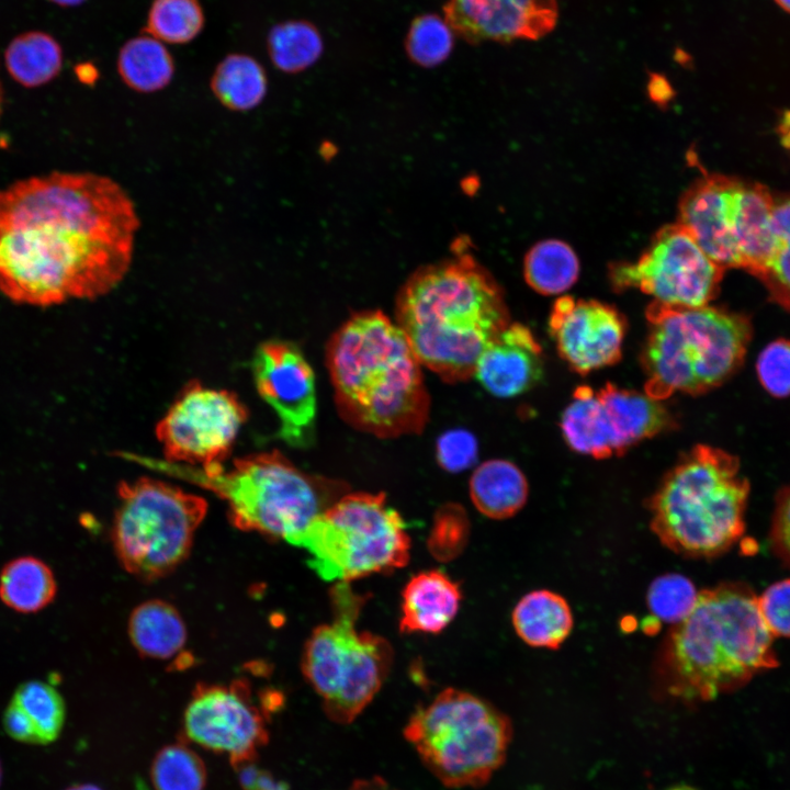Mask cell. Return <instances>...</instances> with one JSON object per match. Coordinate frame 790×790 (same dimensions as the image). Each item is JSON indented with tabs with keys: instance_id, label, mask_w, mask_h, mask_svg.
I'll list each match as a JSON object with an SVG mask.
<instances>
[{
	"instance_id": "obj_1",
	"label": "cell",
	"mask_w": 790,
	"mask_h": 790,
	"mask_svg": "<svg viewBox=\"0 0 790 790\" xmlns=\"http://www.w3.org/2000/svg\"><path fill=\"white\" fill-rule=\"evenodd\" d=\"M140 222L115 180L52 172L0 190V291L48 307L114 290L132 264Z\"/></svg>"
},
{
	"instance_id": "obj_2",
	"label": "cell",
	"mask_w": 790,
	"mask_h": 790,
	"mask_svg": "<svg viewBox=\"0 0 790 790\" xmlns=\"http://www.w3.org/2000/svg\"><path fill=\"white\" fill-rule=\"evenodd\" d=\"M394 321L422 368L454 384L474 376L483 350L510 318L492 274L458 251L410 274L396 295Z\"/></svg>"
},
{
	"instance_id": "obj_3",
	"label": "cell",
	"mask_w": 790,
	"mask_h": 790,
	"mask_svg": "<svg viewBox=\"0 0 790 790\" xmlns=\"http://www.w3.org/2000/svg\"><path fill=\"white\" fill-rule=\"evenodd\" d=\"M325 363L338 415L380 439L419 435L430 415L422 365L394 320L352 314L328 339Z\"/></svg>"
},
{
	"instance_id": "obj_4",
	"label": "cell",
	"mask_w": 790,
	"mask_h": 790,
	"mask_svg": "<svg viewBox=\"0 0 790 790\" xmlns=\"http://www.w3.org/2000/svg\"><path fill=\"white\" fill-rule=\"evenodd\" d=\"M774 636L744 583L698 592L688 616L668 632L655 666L662 691L684 701H708L776 668Z\"/></svg>"
},
{
	"instance_id": "obj_5",
	"label": "cell",
	"mask_w": 790,
	"mask_h": 790,
	"mask_svg": "<svg viewBox=\"0 0 790 790\" xmlns=\"http://www.w3.org/2000/svg\"><path fill=\"white\" fill-rule=\"evenodd\" d=\"M121 456L210 489L227 503L238 529L300 546L312 523L340 496L346 484L308 474L279 451L261 452L201 469L134 453Z\"/></svg>"
},
{
	"instance_id": "obj_6",
	"label": "cell",
	"mask_w": 790,
	"mask_h": 790,
	"mask_svg": "<svg viewBox=\"0 0 790 790\" xmlns=\"http://www.w3.org/2000/svg\"><path fill=\"white\" fill-rule=\"evenodd\" d=\"M749 483L738 459L699 444L665 475L648 501L651 529L677 554L719 556L742 538Z\"/></svg>"
},
{
	"instance_id": "obj_7",
	"label": "cell",
	"mask_w": 790,
	"mask_h": 790,
	"mask_svg": "<svg viewBox=\"0 0 790 790\" xmlns=\"http://www.w3.org/2000/svg\"><path fill=\"white\" fill-rule=\"evenodd\" d=\"M646 318L644 392L658 400L725 383L741 368L753 334L747 316L709 305L680 308L652 302Z\"/></svg>"
},
{
	"instance_id": "obj_8",
	"label": "cell",
	"mask_w": 790,
	"mask_h": 790,
	"mask_svg": "<svg viewBox=\"0 0 790 790\" xmlns=\"http://www.w3.org/2000/svg\"><path fill=\"white\" fill-rule=\"evenodd\" d=\"M365 599L350 583H335L331 620L312 632L302 653L305 679L320 697L328 719L339 724L351 723L369 706L393 663V648L385 639L357 628Z\"/></svg>"
},
{
	"instance_id": "obj_9",
	"label": "cell",
	"mask_w": 790,
	"mask_h": 790,
	"mask_svg": "<svg viewBox=\"0 0 790 790\" xmlns=\"http://www.w3.org/2000/svg\"><path fill=\"white\" fill-rule=\"evenodd\" d=\"M511 732L493 704L454 688L417 709L404 727L424 766L452 789L484 786L504 763Z\"/></svg>"
},
{
	"instance_id": "obj_10",
	"label": "cell",
	"mask_w": 790,
	"mask_h": 790,
	"mask_svg": "<svg viewBox=\"0 0 790 790\" xmlns=\"http://www.w3.org/2000/svg\"><path fill=\"white\" fill-rule=\"evenodd\" d=\"M298 548L321 579L351 583L405 566L410 539L384 494L347 492L312 523Z\"/></svg>"
},
{
	"instance_id": "obj_11",
	"label": "cell",
	"mask_w": 790,
	"mask_h": 790,
	"mask_svg": "<svg viewBox=\"0 0 790 790\" xmlns=\"http://www.w3.org/2000/svg\"><path fill=\"white\" fill-rule=\"evenodd\" d=\"M117 495L111 537L119 562L144 582L169 575L189 556L207 503L151 477L122 482Z\"/></svg>"
},
{
	"instance_id": "obj_12",
	"label": "cell",
	"mask_w": 790,
	"mask_h": 790,
	"mask_svg": "<svg viewBox=\"0 0 790 790\" xmlns=\"http://www.w3.org/2000/svg\"><path fill=\"white\" fill-rule=\"evenodd\" d=\"M724 271L676 223L661 228L637 260L614 263L609 278L614 290L637 289L655 303L693 308L716 296Z\"/></svg>"
},
{
	"instance_id": "obj_13",
	"label": "cell",
	"mask_w": 790,
	"mask_h": 790,
	"mask_svg": "<svg viewBox=\"0 0 790 790\" xmlns=\"http://www.w3.org/2000/svg\"><path fill=\"white\" fill-rule=\"evenodd\" d=\"M238 396L189 382L156 427L166 461L201 469L223 465L248 419Z\"/></svg>"
},
{
	"instance_id": "obj_14",
	"label": "cell",
	"mask_w": 790,
	"mask_h": 790,
	"mask_svg": "<svg viewBox=\"0 0 790 790\" xmlns=\"http://www.w3.org/2000/svg\"><path fill=\"white\" fill-rule=\"evenodd\" d=\"M183 730L191 742L228 755L236 767L251 761L268 741L264 712L240 679L198 685L184 710Z\"/></svg>"
},
{
	"instance_id": "obj_15",
	"label": "cell",
	"mask_w": 790,
	"mask_h": 790,
	"mask_svg": "<svg viewBox=\"0 0 790 790\" xmlns=\"http://www.w3.org/2000/svg\"><path fill=\"white\" fill-rule=\"evenodd\" d=\"M256 388L280 421V437L294 447L312 439L317 413L315 374L294 343H261L252 360Z\"/></svg>"
},
{
	"instance_id": "obj_16",
	"label": "cell",
	"mask_w": 790,
	"mask_h": 790,
	"mask_svg": "<svg viewBox=\"0 0 790 790\" xmlns=\"http://www.w3.org/2000/svg\"><path fill=\"white\" fill-rule=\"evenodd\" d=\"M549 329L568 366L588 374L620 360L627 323L605 303L563 296L553 305Z\"/></svg>"
},
{
	"instance_id": "obj_17",
	"label": "cell",
	"mask_w": 790,
	"mask_h": 790,
	"mask_svg": "<svg viewBox=\"0 0 790 790\" xmlns=\"http://www.w3.org/2000/svg\"><path fill=\"white\" fill-rule=\"evenodd\" d=\"M444 19L469 43L537 40L556 22L552 0H449Z\"/></svg>"
},
{
	"instance_id": "obj_18",
	"label": "cell",
	"mask_w": 790,
	"mask_h": 790,
	"mask_svg": "<svg viewBox=\"0 0 790 790\" xmlns=\"http://www.w3.org/2000/svg\"><path fill=\"white\" fill-rule=\"evenodd\" d=\"M737 179L707 174L679 202V223L701 249L723 269L738 268L732 229V195Z\"/></svg>"
},
{
	"instance_id": "obj_19",
	"label": "cell",
	"mask_w": 790,
	"mask_h": 790,
	"mask_svg": "<svg viewBox=\"0 0 790 790\" xmlns=\"http://www.w3.org/2000/svg\"><path fill=\"white\" fill-rule=\"evenodd\" d=\"M542 350L524 325L509 323L487 343L479 356L474 376L492 395H520L541 379Z\"/></svg>"
},
{
	"instance_id": "obj_20",
	"label": "cell",
	"mask_w": 790,
	"mask_h": 790,
	"mask_svg": "<svg viewBox=\"0 0 790 790\" xmlns=\"http://www.w3.org/2000/svg\"><path fill=\"white\" fill-rule=\"evenodd\" d=\"M601 422L613 455L675 426L669 410L645 392L606 384L596 391Z\"/></svg>"
},
{
	"instance_id": "obj_21",
	"label": "cell",
	"mask_w": 790,
	"mask_h": 790,
	"mask_svg": "<svg viewBox=\"0 0 790 790\" xmlns=\"http://www.w3.org/2000/svg\"><path fill=\"white\" fill-rule=\"evenodd\" d=\"M775 199L759 183L736 181L732 195V239L738 268L758 278L769 263L776 238L772 228Z\"/></svg>"
},
{
	"instance_id": "obj_22",
	"label": "cell",
	"mask_w": 790,
	"mask_h": 790,
	"mask_svg": "<svg viewBox=\"0 0 790 790\" xmlns=\"http://www.w3.org/2000/svg\"><path fill=\"white\" fill-rule=\"evenodd\" d=\"M462 592L456 582L439 569L420 572L402 594L399 629L405 633H439L456 616Z\"/></svg>"
},
{
	"instance_id": "obj_23",
	"label": "cell",
	"mask_w": 790,
	"mask_h": 790,
	"mask_svg": "<svg viewBox=\"0 0 790 790\" xmlns=\"http://www.w3.org/2000/svg\"><path fill=\"white\" fill-rule=\"evenodd\" d=\"M65 718L59 691L50 684L32 680L15 690L3 714V727L18 742L46 745L59 736Z\"/></svg>"
},
{
	"instance_id": "obj_24",
	"label": "cell",
	"mask_w": 790,
	"mask_h": 790,
	"mask_svg": "<svg viewBox=\"0 0 790 790\" xmlns=\"http://www.w3.org/2000/svg\"><path fill=\"white\" fill-rule=\"evenodd\" d=\"M517 635L532 647L558 648L572 632L574 620L561 595L538 589L524 595L512 610Z\"/></svg>"
},
{
	"instance_id": "obj_25",
	"label": "cell",
	"mask_w": 790,
	"mask_h": 790,
	"mask_svg": "<svg viewBox=\"0 0 790 790\" xmlns=\"http://www.w3.org/2000/svg\"><path fill=\"white\" fill-rule=\"evenodd\" d=\"M127 633L133 647L143 657L169 659L187 643V627L178 609L161 599H150L135 607Z\"/></svg>"
},
{
	"instance_id": "obj_26",
	"label": "cell",
	"mask_w": 790,
	"mask_h": 790,
	"mask_svg": "<svg viewBox=\"0 0 790 790\" xmlns=\"http://www.w3.org/2000/svg\"><path fill=\"white\" fill-rule=\"evenodd\" d=\"M469 488L475 508L490 519L515 516L524 506L529 493L521 470L500 459L479 464L470 478Z\"/></svg>"
},
{
	"instance_id": "obj_27",
	"label": "cell",
	"mask_w": 790,
	"mask_h": 790,
	"mask_svg": "<svg viewBox=\"0 0 790 790\" xmlns=\"http://www.w3.org/2000/svg\"><path fill=\"white\" fill-rule=\"evenodd\" d=\"M56 580L49 566L34 556L7 563L0 573V599L21 613H34L55 598Z\"/></svg>"
},
{
	"instance_id": "obj_28",
	"label": "cell",
	"mask_w": 790,
	"mask_h": 790,
	"mask_svg": "<svg viewBox=\"0 0 790 790\" xmlns=\"http://www.w3.org/2000/svg\"><path fill=\"white\" fill-rule=\"evenodd\" d=\"M117 71L128 88L151 93L170 83L174 64L162 42L146 34L136 36L122 46L117 57Z\"/></svg>"
},
{
	"instance_id": "obj_29",
	"label": "cell",
	"mask_w": 790,
	"mask_h": 790,
	"mask_svg": "<svg viewBox=\"0 0 790 790\" xmlns=\"http://www.w3.org/2000/svg\"><path fill=\"white\" fill-rule=\"evenodd\" d=\"M211 89L226 109L236 112L250 111L258 106L267 94V75L255 58L245 54H230L215 68Z\"/></svg>"
},
{
	"instance_id": "obj_30",
	"label": "cell",
	"mask_w": 790,
	"mask_h": 790,
	"mask_svg": "<svg viewBox=\"0 0 790 790\" xmlns=\"http://www.w3.org/2000/svg\"><path fill=\"white\" fill-rule=\"evenodd\" d=\"M564 440L574 451L606 459L613 456L606 437L597 393L589 386H578L561 418Z\"/></svg>"
},
{
	"instance_id": "obj_31",
	"label": "cell",
	"mask_w": 790,
	"mask_h": 790,
	"mask_svg": "<svg viewBox=\"0 0 790 790\" xmlns=\"http://www.w3.org/2000/svg\"><path fill=\"white\" fill-rule=\"evenodd\" d=\"M5 66L14 80L24 87H38L55 78L61 69L63 54L49 35L31 32L15 37L4 55Z\"/></svg>"
},
{
	"instance_id": "obj_32",
	"label": "cell",
	"mask_w": 790,
	"mask_h": 790,
	"mask_svg": "<svg viewBox=\"0 0 790 790\" xmlns=\"http://www.w3.org/2000/svg\"><path fill=\"white\" fill-rule=\"evenodd\" d=\"M524 278L537 292L558 294L569 289L579 274L573 249L560 240H544L532 247L524 259Z\"/></svg>"
},
{
	"instance_id": "obj_33",
	"label": "cell",
	"mask_w": 790,
	"mask_h": 790,
	"mask_svg": "<svg viewBox=\"0 0 790 790\" xmlns=\"http://www.w3.org/2000/svg\"><path fill=\"white\" fill-rule=\"evenodd\" d=\"M324 43L319 31L304 20L282 22L271 29L268 52L274 66L295 74L309 68L320 57Z\"/></svg>"
},
{
	"instance_id": "obj_34",
	"label": "cell",
	"mask_w": 790,
	"mask_h": 790,
	"mask_svg": "<svg viewBox=\"0 0 790 790\" xmlns=\"http://www.w3.org/2000/svg\"><path fill=\"white\" fill-rule=\"evenodd\" d=\"M155 790H204L206 768L201 757L182 743L162 747L150 767Z\"/></svg>"
},
{
	"instance_id": "obj_35",
	"label": "cell",
	"mask_w": 790,
	"mask_h": 790,
	"mask_svg": "<svg viewBox=\"0 0 790 790\" xmlns=\"http://www.w3.org/2000/svg\"><path fill=\"white\" fill-rule=\"evenodd\" d=\"M204 14L199 0H154L146 30L160 42L184 44L203 29Z\"/></svg>"
},
{
	"instance_id": "obj_36",
	"label": "cell",
	"mask_w": 790,
	"mask_h": 790,
	"mask_svg": "<svg viewBox=\"0 0 790 790\" xmlns=\"http://www.w3.org/2000/svg\"><path fill=\"white\" fill-rule=\"evenodd\" d=\"M772 228L775 250L757 279L763 282L771 300L790 312V196L775 199Z\"/></svg>"
},
{
	"instance_id": "obj_37",
	"label": "cell",
	"mask_w": 790,
	"mask_h": 790,
	"mask_svg": "<svg viewBox=\"0 0 790 790\" xmlns=\"http://www.w3.org/2000/svg\"><path fill=\"white\" fill-rule=\"evenodd\" d=\"M454 32L444 18L422 14L410 24L405 40L408 57L417 65L430 68L443 63L451 54Z\"/></svg>"
},
{
	"instance_id": "obj_38",
	"label": "cell",
	"mask_w": 790,
	"mask_h": 790,
	"mask_svg": "<svg viewBox=\"0 0 790 790\" xmlns=\"http://www.w3.org/2000/svg\"><path fill=\"white\" fill-rule=\"evenodd\" d=\"M698 592L693 583L675 573L654 579L647 591V606L658 621L677 624L693 608Z\"/></svg>"
},
{
	"instance_id": "obj_39",
	"label": "cell",
	"mask_w": 790,
	"mask_h": 790,
	"mask_svg": "<svg viewBox=\"0 0 790 790\" xmlns=\"http://www.w3.org/2000/svg\"><path fill=\"white\" fill-rule=\"evenodd\" d=\"M469 529L467 518L462 510L456 507L441 509L435 518L428 540L431 554L440 561L456 557L466 545Z\"/></svg>"
},
{
	"instance_id": "obj_40",
	"label": "cell",
	"mask_w": 790,
	"mask_h": 790,
	"mask_svg": "<svg viewBox=\"0 0 790 790\" xmlns=\"http://www.w3.org/2000/svg\"><path fill=\"white\" fill-rule=\"evenodd\" d=\"M756 372L770 395H790V340L781 338L768 343L758 356Z\"/></svg>"
},
{
	"instance_id": "obj_41",
	"label": "cell",
	"mask_w": 790,
	"mask_h": 790,
	"mask_svg": "<svg viewBox=\"0 0 790 790\" xmlns=\"http://www.w3.org/2000/svg\"><path fill=\"white\" fill-rule=\"evenodd\" d=\"M757 606L774 637H790V578L768 586L757 596Z\"/></svg>"
},
{
	"instance_id": "obj_42",
	"label": "cell",
	"mask_w": 790,
	"mask_h": 790,
	"mask_svg": "<svg viewBox=\"0 0 790 790\" xmlns=\"http://www.w3.org/2000/svg\"><path fill=\"white\" fill-rule=\"evenodd\" d=\"M477 456L475 438L464 430H451L441 436L437 443V459L449 472L470 467Z\"/></svg>"
},
{
	"instance_id": "obj_43",
	"label": "cell",
	"mask_w": 790,
	"mask_h": 790,
	"mask_svg": "<svg viewBox=\"0 0 790 790\" xmlns=\"http://www.w3.org/2000/svg\"><path fill=\"white\" fill-rule=\"evenodd\" d=\"M769 544L772 553L790 567V485L783 487L776 497Z\"/></svg>"
},
{
	"instance_id": "obj_44",
	"label": "cell",
	"mask_w": 790,
	"mask_h": 790,
	"mask_svg": "<svg viewBox=\"0 0 790 790\" xmlns=\"http://www.w3.org/2000/svg\"><path fill=\"white\" fill-rule=\"evenodd\" d=\"M240 769L239 780L245 790H289L287 786L275 780L251 764V761L237 766Z\"/></svg>"
},
{
	"instance_id": "obj_45",
	"label": "cell",
	"mask_w": 790,
	"mask_h": 790,
	"mask_svg": "<svg viewBox=\"0 0 790 790\" xmlns=\"http://www.w3.org/2000/svg\"><path fill=\"white\" fill-rule=\"evenodd\" d=\"M347 790H397L386 780L374 776L368 779H359L352 782Z\"/></svg>"
},
{
	"instance_id": "obj_46",
	"label": "cell",
	"mask_w": 790,
	"mask_h": 790,
	"mask_svg": "<svg viewBox=\"0 0 790 790\" xmlns=\"http://www.w3.org/2000/svg\"><path fill=\"white\" fill-rule=\"evenodd\" d=\"M66 790H102L101 788L91 783L75 785Z\"/></svg>"
},
{
	"instance_id": "obj_47",
	"label": "cell",
	"mask_w": 790,
	"mask_h": 790,
	"mask_svg": "<svg viewBox=\"0 0 790 790\" xmlns=\"http://www.w3.org/2000/svg\"><path fill=\"white\" fill-rule=\"evenodd\" d=\"M777 5L790 14V0H774Z\"/></svg>"
},
{
	"instance_id": "obj_48",
	"label": "cell",
	"mask_w": 790,
	"mask_h": 790,
	"mask_svg": "<svg viewBox=\"0 0 790 790\" xmlns=\"http://www.w3.org/2000/svg\"><path fill=\"white\" fill-rule=\"evenodd\" d=\"M52 1H54L58 4H61V5H76V4L83 2L84 0H52Z\"/></svg>"
},
{
	"instance_id": "obj_49",
	"label": "cell",
	"mask_w": 790,
	"mask_h": 790,
	"mask_svg": "<svg viewBox=\"0 0 790 790\" xmlns=\"http://www.w3.org/2000/svg\"><path fill=\"white\" fill-rule=\"evenodd\" d=\"M667 790H697V789L689 787V786L680 785V786H675L673 788H669Z\"/></svg>"
},
{
	"instance_id": "obj_50",
	"label": "cell",
	"mask_w": 790,
	"mask_h": 790,
	"mask_svg": "<svg viewBox=\"0 0 790 790\" xmlns=\"http://www.w3.org/2000/svg\"><path fill=\"white\" fill-rule=\"evenodd\" d=\"M1 106H2V89L0 86V115H1Z\"/></svg>"
},
{
	"instance_id": "obj_51",
	"label": "cell",
	"mask_w": 790,
	"mask_h": 790,
	"mask_svg": "<svg viewBox=\"0 0 790 790\" xmlns=\"http://www.w3.org/2000/svg\"><path fill=\"white\" fill-rule=\"evenodd\" d=\"M0 782H1V765H0Z\"/></svg>"
}]
</instances>
